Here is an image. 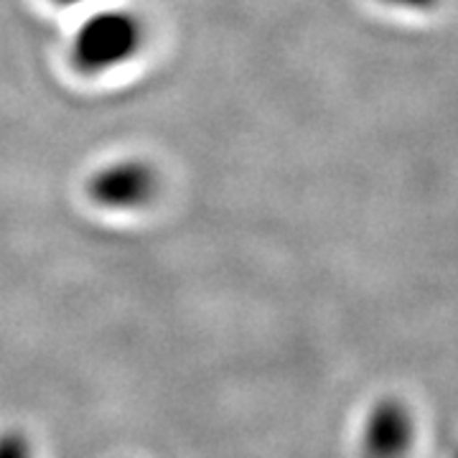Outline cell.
Masks as SVG:
<instances>
[{"label":"cell","mask_w":458,"mask_h":458,"mask_svg":"<svg viewBox=\"0 0 458 458\" xmlns=\"http://www.w3.org/2000/svg\"><path fill=\"white\" fill-rule=\"evenodd\" d=\"M146 44L143 21L125 8H102L84 18L69 41V64L84 77H99L131 64Z\"/></svg>","instance_id":"cell-1"},{"label":"cell","mask_w":458,"mask_h":458,"mask_svg":"<svg viewBox=\"0 0 458 458\" xmlns=\"http://www.w3.org/2000/svg\"><path fill=\"white\" fill-rule=\"evenodd\" d=\"M158 183V171L143 158H114L89 174L84 191L98 209L135 212L156 199Z\"/></svg>","instance_id":"cell-2"},{"label":"cell","mask_w":458,"mask_h":458,"mask_svg":"<svg viewBox=\"0 0 458 458\" xmlns=\"http://www.w3.org/2000/svg\"><path fill=\"white\" fill-rule=\"evenodd\" d=\"M410 441H412V420L405 405L397 400L377 403L364 426L367 458H403Z\"/></svg>","instance_id":"cell-3"},{"label":"cell","mask_w":458,"mask_h":458,"mask_svg":"<svg viewBox=\"0 0 458 458\" xmlns=\"http://www.w3.org/2000/svg\"><path fill=\"white\" fill-rule=\"evenodd\" d=\"M0 458H33V443L23 430L0 433Z\"/></svg>","instance_id":"cell-4"},{"label":"cell","mask_w":458,"mask_h":458,"mask_svg":"<svg viewBox=\"0 0 458 458\" xmlns=\"http://www.w3.org/2000/svg\"><path fill=\"white\" fill-rule=\"evenodd\" d=\"M379 3L400 8V11H430L438 5V0H379Z\"/></svg>","instance_id":"cell-5"},{"label":"cell","mask_w":458,"mask_h":458,"mask_svg":"<svg viewBox=\"0 0 458 458\" xmlns=\"http://www.w3.org/2000/svg\"><path fill=\"white\" fill-rule=\"evenodd\" d=\"M54 5H62V8H72V5H80L84 0H49Z\"/></svg>","instance_id":"cell-6"},{"label":"cell","mask_w":458,"mask_h":458,"mask_svg":"<svg viewBox=\"0 0 458 458\" xmlns=\"http://www.w3.org/2000/svg\"><path fill=\"white\" fill-rule=\"evenodd\" d=\"M456 458H458V456H456Z\"/></svg>","instance_id":"cell-7"}]
</instances>
